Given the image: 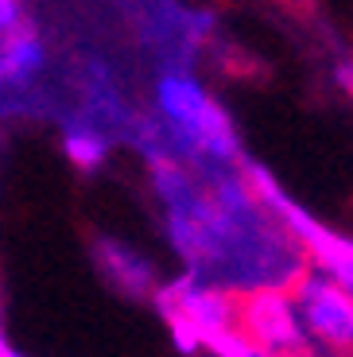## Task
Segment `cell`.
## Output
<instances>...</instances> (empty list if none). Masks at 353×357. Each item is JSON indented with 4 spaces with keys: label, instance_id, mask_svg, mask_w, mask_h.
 Returning <instances> with one entry per match:
<instances>
[{
    "label": "cell",
    "instance_id": "obj_1",
    "mask_svg": "<svg viewBox=\"0 0 353 357\" xmlns=\"http://www.w3.org/2000/svg\"><path fill=\"white\" fill-rule=\"evenodd\" d=\"M283 291L292 299L303 338L353 357V291H345L334 276L310 268H303Z\"/></svg>",
    "mask_w": 353,
    "mask_h": 357
},
{
    "label": "cell",
    "instance_id": "obj_3",
    "mask_svg": "<svg viewBox=\"0 0 353 357\" xmlns=\"http://www.w3.org/2000/svg\"><path fill=\"white\" fill-rule=\"evenodd\" d=\"M93 260H98L101 276L113 280L124 295H133V299H156L159 295V272L151 268L148 257L133 249V245L124 241H113V237H98L93 241Z\"/></svg>",
    "mask_w": 353,
    "mask_h": 357
},
{
    "label": "cell",
    "instance_id": "obj_5",
    "mask_svg": "<svg viewBox=\"0 0 353 357\" xmlns=\"http://www.w3.org/2000/svg\"><path fill=\"white\" fill-rule=\"evenodd\" d=\"M292 4H299V0H292Z\"/></svg>",
    "mask_w": 353,
    "mask_h": 357
},
{
    "label": "cell",
    "instance_id": "obj_2",
    "mask_svg": "<svg viewBox=\"0 0 353 357\" xmlns=\"http://www.w3.org/2000/svg\"><path fill=\"white\" fill-rule=\"evenodd\" d=\"M233 334L264 357L307 354V338L295 322L292 299L280 287H248L233 295Z\"/></svg>",
    "mask_w": 353,
    "mask_h": 357
},
{
    "label": "cell",
    "instance_id": "obj_4",
    "mask_svg": "<svg viewBox=\"0 0 353 357\" xmlns=\"http://www.w3.org/2000/svg\"><path fill=\"white\" fill-rule=\"evenodd\" d=\"M16 24V0H0V31H8Z\"/></svg>",
    "mask_w": 353,
    "mask_h": 357
}]
</instances>
